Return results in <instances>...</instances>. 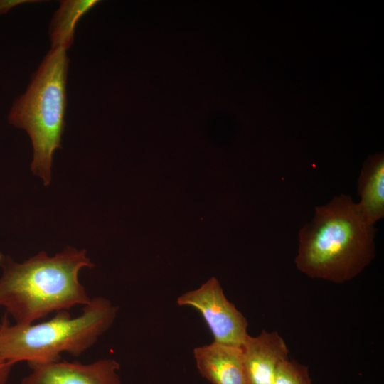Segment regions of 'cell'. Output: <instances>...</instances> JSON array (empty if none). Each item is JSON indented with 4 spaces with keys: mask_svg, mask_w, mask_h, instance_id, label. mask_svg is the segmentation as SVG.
<instances>
[{
    "mask_svg": "<svg viewBox=\"0 0 384 384\" xmlns=\"http://www.w3.org/2000/svg\"><path fill=\"white\" fill-rule=\"evenodd\" d=\"M375 225L349 195L315 208L312 220L299 232L295 264L313 279L342 284L358 276L375 255Z\"/></svg>",
    "mask_w": 384,
    "mask_h": 384,
    "instance_id": "6da1fadb",
    "label": "cell"
},
{
    "mask_svg": "<svg viewBox=\"0 0 384 384\" xmlns=\"http://www.w3.org/2000/svg\"><path fill=\"white\" fill-rule=\"evenodd\" d=\"M0 306L16 324H31L51 312L90 302L78 280L80 270L95 267L86 250L68 246L53 257L42 251L22 263L0 253Z\"/></svg>",
    "mask_w": 384,
    "mask_h": 384,
    "instance_id": "7a4b0ae2",
    "label": "cell"
},
{
    "mask_svg": "<svg viewBox=\"0 0 384 384\" xmlns=\"http://www.w3.org/2000/svg\"><path fill=\"white\" fill-rule=\"evenodd\" d=\"M117 309L109 299L96 297L74 318L68 310H60L41 324L11 325L5 315L0 326V356L11 366L23 361H59L63 352L79 356L111 327Z\"/></svg>",
    "mask_w": 384,
    "mask_h": 384,
    "instance_id": "3957f363",
    "label": "cell"
},
{
    "mask_svg": "<svg viewBox=\"0 0 384 384\" xmlns=\"http://www.w3.org/2000/svg\"><path fill=\"white\" fill-rule=\"evenodd\" d=\"M63 47L51 48L26 90L14 102L8 120L30 137L33 157L31 169L44 186L51 180L53 153L61 148L65 127L69 58Z\"/></svg>",
    "mask_w": 384,
    "mask_h": 384,
    "instance_id": "277c9868",
    "label": "cell"
},
{
    "mask_svg": "<svg viewBox=\"0 0 384 384\" xmlns=\"http://www.w3.org/2000/svg\"><path fill=\"white\" fill-rule=\"evenodd\" d=\"M176 303L181 306L193 307L201 313L215 342L242 346L249 335L245 317L227 299L214 277L198 289L180 295Z\"/></svg>",
    "mask_w": 384,
    "mask_h": 384,
    "instance_id": "5b68a950",
    "label": "cell"
},
{
    "mask_svg": "<svg viewBox=\"0 0 384 384\" xmlns=\"http://www.w3.org/2000/svg\"><path fill=\"white\" fill-rule=\"evenodd\" d=\"M31 372L21 384H122L119 363L112 358L88 364L54 361L28 363Z\"/></svg>",
    "mask_w": 384,
    "mask_h": 384,
    "instance_id": "8992f818",
    "label": "cell"
},
{
    "mask_svg": "<svg viewBox=\"0 0 384 384\" xmlns=\"http://www.w3.org/2000/svg\"><path fill=\"white\" fill-rule=\"evenodd\" d=\"M247 384H274L278 367L288 359L289 350L276 331L246 338L242 346Z\"/></svg>",
    "mask_w": 384,
    "mask_h": 384,
    "instance_id": "52a82bcc",
    "label": "cell"
},
{
    "mask_svg": "<svg viewBox=\"0 0 384 384\" xmlns=\"http://www.w3.org/2000/svg\"><path fill=\"white\" fill-rule=\"evenodd\" d=\"M193 356L199 373L212 384H247L242 346L213 341L195 348Z\"/></svg>",
    "mask_w": 384,
    "mask_h": 384,
    "instance_id": "ba28073f",
    "label": "cell"
},
{
    "mask_svg": "<svg viewBox=\"0 0 384 384\" xmlns=\"http://www.w3.org/2000/svg\"><path fill=\"white\" fill-rule=\"evenodd\" d=\"M357 206L366 220L375 224L384 217V156H370L363 164L358 179Z\"/></svg>",
    "mask_w": 384,
    "mask_h": 384,
    "instance_id": "9c48e42d",
    "label": "cell"
},
{
    "mask_svg": "<svg viewBox=\"0 0 384 384\" xmlns=\"http://www.w3.org/2000/svg\"><path fill=\"white\" fill-rule=\"evenodd\" d=\"M97 2L96 0L61 1L49 26L51 48L63 47L68 50L73 44L78 21Z\"/></svg>",
    "mask_w": 384,
    "mask_h": 384,
    "instance_id": "30bf717a",
    "label": "cell"
},
{
    "mask_svg": "<svg viewBox=\"0 0 384 384\" xmlns=\"http://www.w3.org/2000/svg\"><path fill=\"white\" fill-rule=\"evenodd\" d=\"M274 384H311V380L306 366L288 358L278 367Z\"/></svg>",
    "mask_w": 384,
    "mask_h": 384,
    "instance_id": "8fae6325",
    "label": "cell"
},
{
    "mask_svg": "<svg viewBox=\"0 0 384 384\" xmlns=\"http://www.w3.org/2000/svg\"><path fill=\"white\" fill-rule=\"evenodd\" d=\"M38 1L36 0H0V15L6 14L9 10L18 5Z\"/></svg>",
    "mask_w": 384,
    "mask_h": 384,
    "instance_id": "7c38bea8",
    "label": "cell"
},
{
    "mask_svg": "<svg viewBox=\"0 0 384 384\" xmlns=\"http://www.w3.org/2000/svg\"><path fill=\"white\" fill-rule=\"evenodd\" d=\"M11 366L0 356V384L6 383Z\"/></svg>",
    "mask_w": 384,
    "mask_h": 384,
    "instance_id": "4fadbf2b",
    "label": "cell"
}]
</instances>
